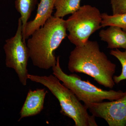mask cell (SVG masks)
Instances as JSON below:
<instances>
[{"instance_id": "6", "label": "cell", "mask_w": 126, "mask_h": 126, "mask_svg": "<svg viewBox=\"0 0 126 126\" xmlns=\"http://www.w3.org/2000/svg\"><path fill=\"white\" fill-rule=\"evenodd\" d=\"M4 49L6 67L14 69L20 82L23 86H26L29 74L27 66L30 58V53L27 45L23 40L20 18L18 19V28L15 34L6 40Z\"/></svg>"}, {"instance_id": "3", "label": "cell", "mask_w": 126, "mask_h": 126, "mask_svg": "<svg viewBox=\"0 0 126 126\" xmlns=\"http://www.w3.org/2000/svg\"><path fill=\"white\" fill-rule=\"evenodd\" d=\"M28 78L33 82L43 84L51 92L60 104L61 113L73 119L75 126H98L95 117L89 114L86 106L56 77L52 75L40 76L29 74Z\"/></svg>"}, {"instance_id": "1", "label": "cell", "mask_w": 126, "mask_h": 126, "mask_svg": "<svg viewBox=\"0 0 126 126\" xmlns=\"http://www.w3.org/2000/svg\"><path fill=\"white\" fill-rule=\"evenodd\" d=\"M68 68L71 73L89 75L105 87L112 89L115 86L116 65L100 50L96 41L88 40L83 45L76 46L70 52Z\"/></svg>"}, {"instance_id": "10", "label": "cell", "mask_w": 126, "mask_h": 126, "mask_svg": "<svg viewBox=\"0 0 126 126\" xmlns=\"http://www.w3.org/2000/svg\"><path fill=\"white\" fill-rule=\"evenodd\" d=\"M101 40L107 42L108 48L126 49V32L114 26H109L99 32Z\"/></svg>"}, {"instance_id": "14", "label": "cell", "mask_w": 126, "mask_h": 126, "mask_svg": "<svg viewBox=\"0 0 126 126\" xmlns=\"http://www.w3.org/2000/svg\"><path fill=\"white\" fill-rule=\"evenodd\" d=\"M110 54L118 60L122 66L121 73L118 76L113 77V80L115 83L118 84L123 80L126 79V49L123 52L118 49L111 50Z\"/></svg>"}, {"instance_id": "15", "label": "cell", "mask_w": 126, "mask_h": 126, "mask_svg": "<svg viewBox=\"0 0 126 126\" xmlns=\"http://www.w3.org/2000/svg\"><path fill=\"white\" fill-rule=\"evenodd\" d=\"M112 15L126 13V0H110Z\"/></svg>"}, {"instance_id": "2", "label": "cell", "mask_w": 126, "mask_h": 126, "mask_svg": "<svg viewBox=\"0 0 126 126\" xmlns=\"http://www.w3.org/2000/svg\"><path fill=\"white\" fill-rule=\"evenodd\" d=\"M65 20L52 16L28 40L27 46L33 64L41 69H49L56 64L54 52L67 36Z\"/></svg>"}, {"instance_id": "11", "label": "cell", "mask_w": 126, "mask_h": 126, "mask_svg": "<svg viewBox=\"0 0 126 126\" xmlns=\"http://www.w3.org/2000/svg\"><path fill=\"white\" fill-rule=\"evenodd\" d=\"M81 0H55L54 7L56 11L54 16L63 18L67 15L72 14L81 7Z\"/></svg>"}, {"instance_id": "7", "label": "cell", "mask_w": 126, "mask_h": 126, "mask_svg": "<svg viewBox=\"0 0 126 126\" xmlns=\"http://www.w3.org/2000/svg\"><path fill=\"white\" fill-rule=\"evenodd\" d=\"M94 117L104 119L109 126H126V92L117 100L86 106Z\"/></svg>"}, {"instance_id": "9", "label": "cell", "mask_w": 126, "mask_h": 126, "mask_svg": "<svg viewBox=\"0 0 126 126\" xmlns=\"http://www.w3.org/2000/svg\"><path fill=\"white\" fill-rule=\"evenodd\" d=\"M48 92L45 89H30L20 112L19 121L24 118L39 114L44 109L46 95Z\"/></svg>"}, {"instance_id": "8", "label": "cell", "mask_w": 126, "mask_h": 126, "mask_svg": "<svg viewBox=\"0 0 126 126\" xmlns=\"http://www.w3.org/2000/svg\"><path fill=\"white\" fill-rule=\"evenodd\" d=\"M55 0H40L38 5L37 13L33 20L27 22L24 32L23 34V39L29 38L36 30L42 27L46 22L52 16L54 8Z\"/></svg>"}, {"instance_id": "12", "label": "cell", "mask_w": 126, "mask_h": 126, "mask_svg": "<svg viewBox=\"0 0 126 126\" xmlns=\"http://www.w3.org/2000/svg\"><path fill=\"white\" fill-rule=\"evenodd\" d=\"M37 1V0H16L15 5L16 9L21 15L23 35Z\"/></svg>"}, {"instance_id": "13", "label": "cell", "mask_w": 126, "mask_h": 126, "mask_svg": "<svg viewBox=\"0 0 126 126\" xmlns=\"http://www.w3.org/2000/svg\"><path fill=\"white\" fill-rule=\"evenodd\" d=\"M102 27L114 26L126 32V13L112 15L103 13L102 14Z\"/></svg>"}, {"instance_id": "5", "label": "cell", "mask_w": 126, "mask_h": 126, "mask_svg": "<svg viewBox=\"0 0 126 126\" xmlns=\"http://www.w3.org/2000/svg\"><path fill=\"white\" fill-rule=\"evenodd\" d=\"M102 14L97 8L84 5L65 20L68 38L76 46L88 40L91 35L101 28Z\"/></svg>"}, {"instance_id": "4", "label": "cell", "mask_w": 126, "mask_h": 126, "mask_svg": "<svg viewBox=\"0 0 126 126\" xmlns=\"http://www.w3.org/2000/svg\"><path fill=\"white\" fill-rule=\"evenodd\" d=\"M56 64L52 68L53 74L62 81L63 84L70 89L85 106L90 104L98 103L105 99L117 100L124 95L121 90H106L97 87L88 80H83L75 74H67L62 70L60 64V57L56 58Z\"/></svg>"}]
</instances>
